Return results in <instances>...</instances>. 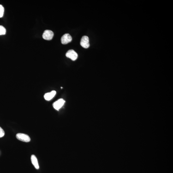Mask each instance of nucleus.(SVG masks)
<instances>
[{
	"label": "nucleus",
	"mask_w": 173,
	"mask_h": 173,
	"mask_svg": "<svg viewBox=\"0 0 173 173\" xmlns=\"http://www.w3.org/2000/svg\"><path fill=\"white\" fill-rule=\"evenodd\" d=\"M16 138L18 140L24 142H28L31 141V138L27 134L22 133H18L16 135Z\"/></svg>",
	"instance_id": "nucleus-1"
},
{
	"label": "nucleus",
	"mask_w": 173,
	"mask_h": 173,
	"mask_svg": "<svg viewBox=\"0 0 173 173\" xmlns=\"http://www.w3.org/2000/svg\"><path fill=\"white\" fill-rule=\"evenodd\" d=\"M54 36L53 32L50 30H46L43 33L42 37L45 40H51Z\"/></svg>",
	"instance_id": "nucleus-4"
},
{
	"label": "nucleus",
	"mask_w": 173,
	"mask_h": 173,
	"mask_svg": "<svg viewBox=\"0 0 173 173\" xmlns=\"http://www.w3.org/2000/svg\"><path fill=\"white\" fill-rule=\"evenodd\" d=\"M66 56L73 61H75L77 58L78 54L74 50H68L66 54Z\"/></svg>",
	"instance_id": "nucleus-3"
},
{
	"label": "nucleus",
	"mask_w": 173,
	"mask_h": 173,
	"mask_svg": "<svg viewBox=\"0 0 173 173\" xmlns=\"http://www.w3.org/2000/svg\"><path fill=\"white\" fill-rule=\"evenodd\" d=\"M31 161L32 164L35 168L36 169H39V166L38 164V159L34 155H32L31 157Z\"/></svg>",
	"instance_id": "nucleus-8"
},
{
	"label": "nucleus",
	"mask_w": 173,
	"mask_h": 173,
	"mask_svg": "<svg viewBox=\"0 0 173 173\" xmlns=\"http://www.w3.org/2000/svg\"><path fill=\"white\" fill-rule=\"evenodd\" d=\"M72 37L69 34L67 33L63 35L61 38V42L62 44H67L70 42L72 40Z\"/></svg>",
	"instance_id": "nucleus-6"
},
{
	"label": "nucleus",
	"mask_w": 173,
	"mask_h": 173,
	"mask_svg": "<svg viewBox=\"0 0 173 173\" xmlns=\"http://www.w3.org/2000/svg\"><path fill=\"white\" fill-rule=\"evenodd\" d=\"M6 30L4 27L2 26H0V35L6 34Z\"/></svg>",
	"instance_id": "nucleus-9"
},
{
	"label": "nucleus",
	"mask_w": 173,
	"mask_h": 173,
	"mask_svg": "<svg viewBox=\"0 0 173 173\" xmlns=\"http://www.w3.org/2000/svg\"><path fill=\"white\" fill-rule=\"evenodd\" d=\"M80 44L83 48L85 49H87L89 47L90 45L89 37L86 36H84L82 37Z\"/></svg>",
	"instance_id": "nucleus-2"
},
{
	"label": "nucleus",
	"mask_w": 173,
	"mask_h": 173,
	"mask_svg": "<svg viewBox=\"0 0 173 173\" xmlns=\"http://www.w3.org/2000/svg\"><path fill=\"white\" fill-rule=\"evenodd\" d=\"M4 12V8L2 5H0V18H2L3 16Z\"/></svg>",
	"instance_id": "nucleus-10"
},
{
	"label": "nucleus",
	"mask_w": 173,
	"mask_h": 173,
	"mask_svg": "<svg viewBox=\"0 0 173 173\" xmlns=\"http://www.w3.org/2000/svg\"><path fill=\"white\" fill-rule=\"evenodd\" d=\"M56 94V91H53L50 92L46 93L44 96V98L46 100H50L54 97Z\"/></svg>",
	"instance_id": "nucleus-7"
},
{
	"label": "nucleus",
	"mask_w": 173,
	"mask_h": 173,
	"mask_svg": "<svg viewBox=\"0 0 173 173\" xmlns=\"http://www.w3.org/2000/svg\"><path fill=\"white\" fill-rule=\"evenodd\" d=\"M65 101L63 99H60L55 102L53 104V106L56 110H59L64 105Z\"/></svg>",
	"instance_id": "nucleus-5"
},
{
	"label": "nucleus",
	"mask_w": 173,
	"mask_h": 173,
	"mask_svg": "<svg viewBox=\"0 0 173 173\" xmlns=\"http://www.w3.org/2000/svg\"><path fill=\"white\" fill-rule=\"evenodd\" d=\"M5 133L4 130L0 127V138L3 137L4 136Z\"/></svg>",
	"instance_id": "nucleus-11"
}]
</instances>
